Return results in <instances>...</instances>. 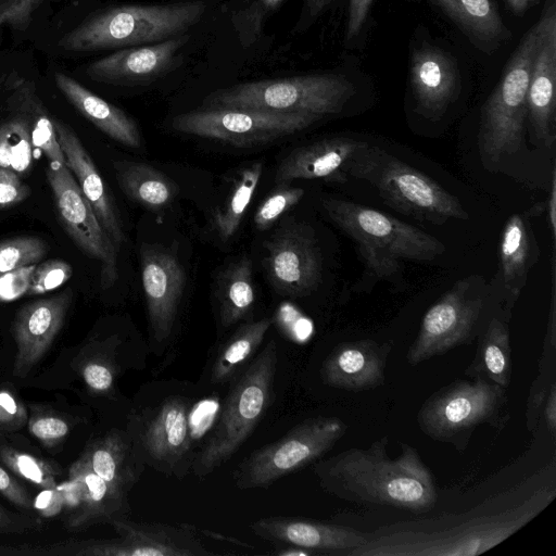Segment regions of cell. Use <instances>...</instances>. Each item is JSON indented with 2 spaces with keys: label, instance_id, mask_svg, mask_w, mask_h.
I'll return each instance as SVG.
<instances>
[{
  "label": "cell",
  "instance_id": "7c38bea8",
  "mask_svg": "<svg viewBox=\"0 0 556 556\" xmlns=\"http://www.w3.org/2000/svg\"><path fill=\"white\" fill-rule=\"evenodd\" d=\"M506 402V389L478 376L473 381H455L429 396L417 422L431 439L453 442L483 422L496 421Z\"/></svg>",
  "mask_w": 556,
  "mask_h": 556
},
{
  "label": "cell",
  "instance_id": "f5cc1de1",
  "mask_svg": "<svg viewBox=\"0 0 556 556\" xmlns=\"http://www.w3.org/2000/svg\"><path fill=\"white\" fill-rule=\"evenodd\" d=\"M34 510L46 516L58 515L65 506L64 492L61 486L53 489H42L34 500Z\"/></svg>",
  "mask_w": 556,
  "mask_h": 556
},
{
  "label": "cell",
  "instance_id": "ac0fdd59",
  "mask_svg": "<svg viewBox=\"0 0 556 556\" xmlns=\"http://www.w3.org/2000/svg\"><path fill=\"white\" fill-rule=\"evenodd\" d=\"M250 528L278 547H296L308 555H348L367 542V535L353 528L294 517L261 518Z\"/></svg>",
  "mask_w": 556,
  "mask_h": 556
},
{
  "label": "cell",
  "instance_id": "bcb514c9",
  "mask_svg": "<svg viewBox=\"0 0 556 556\" xmlns=\"http://www.w3.org/2000/svg\"><path fill=\"white\" fill-rule=\"evenodd\" d=\"M86 386L94 393L110 394L114 391L117 374L103 363L90 358L81 368Z\"/></svg>",
  "mask_w": 556,
  "mask_h": 556
},
{
  "label": "cell",
  "instance_id": "603a6c76",
  "mask_svg": "<svg viewBox=\"0 0 556 556\" xmlns=\"http://www.w3.org/2000/svg\"><path fill=\"white\" fill-rule=\"evenodd\" d=\"M392 342L362 339L337 345L321 365L320 377L331 388L361 392L384 383Z\"/></svg>",
  "mask_w": 556,
  "mask_h": 556
},
{
  "label": "cell",
  "instance_id": "4316f807",
  "mask_svg": "<svg viewBox=\"0 0 556 556\" xmlns=\"http://www.w3.org/2000/svg\"><path fill=\"white\" fill-rule=\"evenodd\" d=\"M54 80L73 106L98 129L126 147H141L138 125L127 113L63 73H55Z\"/></svg>",
  "mask_w": 556,
  "mask_h": 556
},
{
  "label": "cell",
  "instance_id": "b9f144b4",
  "mask_svg": "<svg viewBox=\"0 0 556 556\" xmlns=\"http://www.w3.org/2000/svg\"><path fill=\"white\" fill-rule=\"evenodd\" d=\"M72 274L71 264L61 260H50L37 265L27 294L37 295L54 290L65 283Z\"/></svg>",
  "mask_w": 556,
  "mask_h": 556
},
{
  "label": "cell",
  "instance_id": "db71d44e",
  "mask_svg": "<svg viewBox=\"0 0 556 556\" xmlns=\"http://www.w3.org/2000/svg\"><path fill=\"white\" fill-rule=\"evenodd\" d=\"M542 414L545 418L547 429L552 437H555L556 432V384L552 382L549 386L548 394L544 402Z\"/></svg>",
  "mask_w": 556,
  "mask_h": 556
},
{
  "label": "cell",
  "instance_id": "7bdbcfd3",
  "mask_svg": "<svg viewBox=\"0 0 556 556\" xmlns=\"http://www.w3.org/2000/svg\"><path fill=\"white\" fill-rule=\"evenodd\" d=\"M28 429L42 444L53 446L65 439L70 432V425L64 418L52 413H37L30 416Z\"/></svg>",
  "mask_w": 556,
  "mask_h": 556
},
{
  "label": "cell",
  "instance_id": "680465c9",
  "mask_svg": "<svg viewBox=\"0 0 556 556\" xmlns=\"http://www.w3.org/2000/svg\"><path fill=\"white\" fill-rule=\"evenodd\" d=\"M538 1H540V0H531V3L538 2ZM547 1H552V0H547Z\"/></svg>",
  "mask_w": 556,
  "mask_h": 556
},
{
  "label": "cell",
  "instance_id": "11a10c76",
  "mask_svg": "<svg viewBox=\"0 0 556 556\" xmlns=\"http://www.w3.org/2000/svg\"><path fill=\"white\" fill-rule=\"evenodd\" d=\"M545 203V212L547 213V222L552 232V236L555 240L556 233V173L555 169L552 173V181L549 194Z\"/></svg>",
  "mask_w": 556,
  "mask_h": 556
},
{
  "label": "cell",
  "instance_id": "484cf974",
  "mask_svg": "<svg viewBox=\"0 0 556 556\" xmlns=\"http://www.w3.org/2000/svg\"><path fill=\"white\" fill-rule=\"evenodd\" d=\"M527 108V119L535 139L551 148L555 142L556 124V14L548 23L532 67Z\"/></svg>",
  "mask_w": 556,
  "mask_h": 556
},
{
  "label": "cell",
  "instance_id": "4dcf8cb0",
  "mask_svg": "<svg viewBox=\"0 0 556 556\" xmlns=\"http://www.w3.org/2000/svg\"><path fill=\"white\" fill-rule=\"evenodd\" d=\"M114 170L124 194L148 210H163L177 194L176 184L147 163L118 161L114 162Z\"/></svg>",
  "mask_w": 556,
  "mask_h": 556
},
{
  "label": "cell",
  "instance_id": "60d3db41",
  "mask_svg": "<svg viewBox=\"0 0 556 556\" xmlns=\"http://www.w3.org/2000/svg\"><path fill=\"white\" fill-rule=\"evenodd\" d=\"M47 251V243L38 237H17L0 242V271L35 265Z\"/></svg>",
  "mask_w": 556,
  "mask_h": 556
},
{
  "label": "cell",
  "instance_id": "f907efd6",
  "mask_svg": "<svg viewBox=\"0 0 556 556\" xmlns=\"http://www.w3.org/2000/svg\"><path fill=\"white\" fill-rule=\"evenodd\" d=\"M41 528L42 523L36 517L11 511L0 504V534H22Z\"/></svg>",
  "mask_w": 556,
  "mask_h": 556
},
{
  "label": "cell",
  "instance_id": "f546056e",
  "mask_svg": "<svg viewBox=\"0 0 556 556\" xmlns=\"http://www.w3.org/2000/svg\"><path fill=\"white\" fill-rule=\"evenodd\" d=\"M528 215L514 214L506 222L500 245L503 283L513 299L526 285L528 273L535 263L539 249L528 222Z\"/></svg>",
  "mask_w": 556,
  "mask_h": 556
},
{
  "label": "cell",
  "instance_id": "1f68e13d",
  "mask_svg": "<svg viewBox=\"0 0 556 556\" xmlns=\"http://www.w3.org/2000/svg\"><path fill=\"white\" fill-rule=\"evenodd\" d=\"M10 102L30 127L33 146L39 148L50 164L64 165L65 156L58 141L53 118L38 98L34 85L22 77H9Z\"/></svg>",
  "mask_w": 556,
  "mask_h": 556
},
{
  "label": "cell",
  "instance_id": "9c48e42d",
  "mask_svg": "<svg viewBox=\"0 0 556 556\" xmlns=\"http://www.w3.org/2000/svg\"><path fill=\"white\" fill-rule=\"evenodd\" d=\"M336 416H318L295 425L279 440L254 451L235 470L238 489L267 488L283 476L318 460L345 434Z\"/></svg>",
  "mask_w": 556,
  "mask_h": 556
},
{
  "label": "cell",
  "instance_id": "44dd1931",
  "mask_svg": "<svg viewBox=\"0 0 556 556\" xmlns=\"http://www.w3.org/2000/svg\"><path fill=\"white\" fill-rule=\"evenodd\" d=\"M72 301L71 289L23 306L13 324L16 355L13 375L26 377L61 330Z\"/></svg>",
  "mask_w": 556,
  "mask_h": 556
},
{
  "label": "cell",
  "instance_id": "6da1fadb",
  "mask_svg": "<svg viewBox=\"0 0 556 556\" xmlns=\"http://www.w3.org/2000/svg\"><path fill=\"white\" fill-rule=\"evenodd\" d=\"M556 489L531 482L485 498L470 510L384 526L350 556H475L498 545L536 517Z\"/></svg>",
  "mask_w": 556,
  "mask_h": 556
},
{
  "label": "cell",
  "instance_id": "52a82bcc",
  "mask_svg": "<svg viewBox=\"0 0 556 556\" xmlns=\"http://www.w3.org/2000/svg\"><path fill=\"white\" fill-rule=\"evenodd\" d=\"M348 176L371 184L394 210L432 224L450 218L468 219V213L453 194L420 170L368 143L351 159Z\"/></svg>",
  "mask_w": 556,
  "mask_h": 556
},
{
  "label": "cell",
  "instance_id": "8992f818",
  "mask_svg": "<svg viewBox=\"0 0 556 556\" xmlns=\"http://www.w3.org/2000/svg\"><path fill=\"white\" fill-rule=\"evenodd\" d=\"M549 2L520 40L482 106L479 146L484 160L496 162L502 155L518 152L523 144L532 67L548 23L556 14L555 0Z\"/></svg>",
  "mask_w": 556,
  "mask_h": 556
},
{
  "label": "cell",
  "instance_id": "d6986e66",
  "mask_svg": "<svg viewBox=\"0 0 556 556\" xmlns=\"http://www.w3.org/2000/svg\"><path fill=\"white\" fill-rule=\"evenodd\" d=\"M110 523L119 539L104 540V556H208L214 554L206 549L190 525L135 522L126 518H115Z\"/></svg>",
  "mask_w": 556,
  "mask_h": 556
},
{
  "label": "cell",
  "instance_id": "e0dca14e",
  "mask_svg": "<svg viewBox=\"0 0 556 556\" xmlns=\"http://www.w3.org/2000/svg\"><path fill=\"white\" fill-rule=\"evenodd\" d=\"M188 40V34H184L151 45L124 48L92 62L86 72L100 83L147 85L181 63L179 51Z\"/></svg>",
  "mask_w": 556,
  "mask_h": 556
},
{
  "label": "cell",
  "instance_id": "d590c367",
  "mask_svg": "<svg viewBox=\"0 0 556 556\" xmlns=\"http://www.w3.org/2000/svg\"><path fill=\"white\" fill-rule=\"evenodd\" d=\"M262 173V162H254L240 172L229 197L214 215V225L220 239L228 240L237 232Z\"/></svg>",
  "mask_w": 556,
  "mask_h": 556
},
{
  "label": "cell",
  "instance_id": "83f0119b",
  "mask_svg": "<svg viewBox=\"0 0 556 556\" xmlns=\"http://www.w3.org/2000/svg\"><path fill=\"white\" fill-rule=\"evenodd\" d=\"M480 51L492 53L510 38L492 0H430Z\"/></svg>",
  "mask_w": 556,
  "mask_h": 556
},
{
  "label": "cell",
  "instance_id": "ab89813d",
  "mask_svg": "<svg viewBox=\"0 0 556 556\" xmlns=\"http://www.w3.org/2000/svg\"><path fill=\"white\" fill-rule=\"evenodd\" d=\"M305 191L290 184H278L258 205L253 222L257 230L270 228L283 214L294 207L304 197Z\"/></svg>",
  "mask_w": 556,
  "mask_h": 556
},
{
  "label": "cell",
  "instance_id": "836d02e7",
  "mask_svg": "<svg viewBox=\"0 0 556 556\" xmlns=\"http://www.w3.org/2000/svg\"><path fill=\"white\" fill-rule=\"evenodd\" d=\"M252 267L251 258L242 256L218 275L216 298L219 323L224 329L245 319L253 309L255 290Z\"/></svg>",
  "mask_w": 556,
  "mask_h": 556
},
{
  "label": "cell",
  "instance_id": "d6a6232c",
  "mask_svg": "<svg viewBox=\"0 0 556 556\" xmlns=\"http://www.w3.org/2000/svg\"><path fill=\"white\" fill-rule=\"evenodd\" d=\"M273 324L269 317L241 324L219 346L210 369L213 386L225 384L251 362Z\"/></svg>",
  "mask_w": 556,
  "mask_h": 556
},
{
  "label": "cell",
  "instance_id": "7dc6e473",
  "mask_svg": "<svg viewBox=\"0 0 556 556\" xmlns=\"http://www.w3.org/2000/svg\"><path fill=\"white\" fill-rule=\"evenodd\" d=\"M35 267L0 271V302H11L27 294Z\"/></svg>",
  "mask_w": 556,
  "mask_h": 556
},
{
  "label": "cell",
  "instance_id": "8d00e7d4",
  "mask_svg": "<svg viewBox=\"0 0 556 556\" xmlns=\"http://www.w3.org/2000/svg\"><path fill=\"white\" fill-rule=\"evenodd\" d=\"M33 162V140L27 119L17 114L0 125V166L25 173Z\"/></svg>",
  "mask_w": 556,
  "mask_h": 556
},
{
  "label": "cell",
  "instance_id": "4fadbf2b",
  "mask_svg": "<svg viewBox=\"0 0 556 556\" xmlns=\"http://www.w3.org/2000/svg\"><path fill=\"white\" fill-rule=\"evenodd\" d=\"M47 178L61 224L77 247L101 263V286L112 287L118 278L114 247L67 166L50 164Z\"/></svg>",
  "mask_w": 556,
  "mask_h": 556
},
{
  "label": "cell",
  "instance_id": "9f6ffc18",
  "mask_svg": "<svg viewBox=\"0 0 556 556\" xmlns=\"http://www.w3.org/2000/svg\"><path fill=\"white\" fill-rule=\"evenodd\" d=\"M334 0H306V9L309 17L320 14Z\"/></svg>",
  "mask_w": 556,
  "mask_h": 556
},
{
  "label": "cell",
  "instance_id": "ee69618b",
  "mask_svg": "<svg viewBox=\"0 0 556 556\" xmlns=\"http://www.w3.org/2000/svg\"><path fill=\"white\" fill-rule=\"evenodd\" d=\"M26 421L24 404L11 391L0 389V433L17 431Z\"/></svg>",
  "mask_w": 556,
  "mask_h": 556
},
{
  "label": "cell",
  "instance_id": "5bb4252c",
  "mask_svg": "<svg viewBox=\"0 0 556 556\" xmlns=\"http://www.w3.org/2000/svg\"><path fill=\"white\" fill-rule=\"evenodd\" d=\"M470 285L469 278L457 281L426 312L406 353L409 365H419L471 340L482 301L469 295Z\"/></svg>",
  "mask_w": 556,
  "mask_h": 556
},
{
  "label": "cell",
  "instance_id": "277c9868",
  "mask_svg": "<svg viewBox=\"0 0 556 556\" xmlns=\"http://www.w3.org/2000/svg\"><path fill=\"white\" fill-rule=\"evenodd\" d=\"M205 10L201 0L114 7L66 33L59 46L71 52H89L151 45L187 34Z\"/></svg>",
  "mask_w": 556,
  "mask_h": 556
},
{
  "label": "cell",
  "instance_id": "30bf717a",
  "mask_svg": "<svg viewBox=\"0 0 556 556\" xmlns=\"http://www.w3.org/2000/svg\"><path fill=\"white\" fill-rule=\"evenodd\" d=\"M195 402L182 394H169L134 415V451L146 463L165 475L181 477L187 462L195 457Z\"/></svg>",
  "mask_w": 556,
  "mask_h": 556
},
{
  "label": "cell",
  "instance_id": "6f0895ef",
  "mask_svg": "<svg viewBox=\"0 0 556 556\" xmlns=\"http://www.w3.org/2000/svg\"><path fill=\"white\" fill-rule=\"evenodd\" d=\"M510 10L517 14L522 15L531 4V0H505Z\"/></svg>",
  "mask_w": 556,
  "mask_h": 556
},
{
  "label": "cell",
  "instance_id": "2e32d148",
  "mask_svg": "<svg viewBox=\"0 0 556 556\" xmlns=\"http://www.w3.org/2000/svg\"><path fill=\"white\" fill-rule=\"evenodd\" d=\"M139 256L150 341L161 351L175 331L186 274L177 257L161 245L142 243Z\"/></svg>",
  "mask_w": 556,
  "mask_h": 556
},
{
  "label": "cell",
  "instance_id": "9a60e30c",
  "mask_svg": "<svg viewBox=\"0 0 556 556\" xmlns=\"http://www.w3.org/2000/svg\"><path fill=\"white\" fill-rule=\"evenodd\" d=\"M264 268L276 292L304 296L318 286L323 261L313 230L303 223L288 222L264 243Z\"/></svg>",
  "mask_w": 556,
  "mask_h": 556
},
{
  "label": "cell",
  "instance_id": "ffe728a7",
  "mask_svg": "<svg viewBox=\"0 0 556 556\" xmlns=\"http://www.w3.org/2000/svg\"><path fill=\"white\" fill-rule=\"evenodd\" d=\"M68 478L61 486L65 506L72 513L65 520L68 529H83L126 517L129 510L127 491L103 480L81 457L71 466Z\"/></svg>",
  "mask_w": 556,
  "mask_h": 556
},
{
  "label": "cell",
  "instance_id": "74e56055",
  "mask_svg": "<svg viewBox=\"0 0 556 556\" xmlns=\"http://www.w3.org/2000/svg\"><path fill=\"white\" fill-rule=\"evenodd\" d=\"M0 463L17 477L41 489L58 486L59 468L46 459L22 452L0 439Z\"/></svg>",
  "mask_w": 556,
  "mask_h": 556
},
{
  "label": "cell",
  "instance_id": "7a4b0ae2",
  "mask_svg": "<svg viewBox=\"0 0 556 556\" xmlns=\"http://www.w3.org/2000/svg\"><path fill=\"white\" fill-rule=\"evenodd\" d=\"M388 435L367 448L352 447L318 459L313 471L327 493L357 505L389 506L421 513L438 500L437 485L418 451L401 443V454L390 458Z\"/></svg>",
  "mask_w": 556,
  "mask_h": 556
},
{
  "label": "cell",
  "instance_id": "cb8c5ba5",
  "mask_svg": "<svg viewBox=\"0 0 556 556\" xmlns=\"http://www.w3.org/2000/svg\"><path fill=\"white\" fill-rule=\"evenodd\" d=\"M65 165L75 175L78 186L92 207L101 227L119 251L126 237L115 203L92 159L73 129L53 118Z\"/></svg>",
  "mask_w": 556,
  "mask_h": 556
},
{
  "label": "cell",
  "instance_id": "3957f363",
  "mask_svg": "<svg viewBox=\"0 0 556 556\" xmlns=\"http://www.w3.org/2000/svg\"><path fill=\"white\" fill-rule=\"evenodd\" d=\"M321 205L357 244L368 271L377 278L391 279L405 261H432L445 251L437 238L377 210L334 198H323Z\"/></svg>",
  "mask_w": 556,
  "mask_h": 556
},
{
  "label": "cell",
  "instance_id": "f1b7e54d",
  "mask_svg": "<svg viewBox=\"0 0 556 556\" xmlns=\"http://www.w3.org/2000/svg\"><path fill=\"white\" fill-rule=\"evenodd\" d=\"M80 457L103 480L127 492L142 471L130 438L116 430L90 443Z\"/></svg>",
  "mask_w": 556,
  "mask_h": 556
},
{
  "label": "cell",
  "instance_id": "ba28073f",
  "mask_svg": "<svg viewBox=\"0 0 556 556\" xmlns=\"http://www.w3.org/2000/svg\"><path fill=\"white\" fill-rule=\"evenodd\" d=\"M353 84L339 74H313L232 85L211 92L202 109H255L337 114L354 94Z\"/></svg>",
  "mask_w": 556,
  "mask_h": 556
},
{
  "label": "cell",
  "instance_id": "f6af8a7d",
  "mask_svg": "<svg viewBox=\"0 0 556 556\" xmlns=\"http://www.w3.org/2000/svg\"><path fill=\"white\" fill-rule=\"evenodd\" d=\"M43 0H0V26L10 25L15 29H25L33 13Z\"/></svg>",
  "mask_w": 556,
  "mask_h": 556
},
{
  "label": "cell",
  "instance_id": "5b68a950",
  "mask_svg": "<svg viewBox=\"0 0 556 556\" xmlns=\"http://www.w3.org/2000/svg\"><path fill=\"white\" fill-rule=\"evenodd\" d=\"M277 361V344L269 340L235 379L211 432L191 465L198 478L210 475L226 463L264 417L273 397Z\"/></svg>",
  "mask_w": 556,
  "mask_h": 556
},
{
  "label": "cell",
  "instance_id": "8fae6325",
  "mask_svg": "<svg viewBox=\"0 0 556 556\" xmlns=\"http://www.w3.org/2000/svg\"><path fill=\"white\" fill-rule=\"evenodd\" d=\"M321 116L255 109H200L178 114L170 126L178 132L214 139L237 147L276 141L308 128Z\"/></svg>",
  "mask_w": 556,
  "mask_h": 556
},
{
  "label": "cell",
  "instance_id": "816d5d0a",
  "mask_svg": "<svg viewBox=\"0 0 556 556\" xmlns=\"http://www.w3.org/2000/svg\"><path fill=\"white\" fill-rule=\"evenodd\" d=\"M374 0H350L344 33V42L356 38L367 21Z\"/></svg>",
  "mask_w": 556,
  "mask_h": 556
},
{
  "label": "cell",
  "instance_id": "d4e9b609",
  "mask_svg": "<svg viewBox=\"0 0 556 556\" xmlns=\"http://www.w3.org/2000/svg\"><path fill=\"white\" fill-rule=\"evenodd\" d=\"M366 144L348 137H334L299 147L279 162L275 182L290 184L295 179L344 182L349 177V162Z\"/></svg>",
  "mask_w": 556,
  "mask_h": 556
},
{
  "label": "cell",
  "instance_id": "e575fe53",
  "mask_svg": "<svg viewBox=\"0 0 556 556\" xmlns=\"http://www.w3.org/2000/svg\"><path fill=\"white\" fill-rule=\"evenodd\" d=\"M466 375L484 379L506 389L511 377V348L506 324L492 318Z\"/></svg>",
  "mask_w": 556,
  "mask_h": 556
},
{
  "label": "cell",
  "instance_id": "c3c4849f",
  "mask_svg": "<svg viewBox=\"0 0 556 556\" xmlns=\"http://www.w3.org/2000/svg\"><path fill=\"white\" fill-rule=\"evenodd\" d=\"M15 172L0 166V207H7L24 201L29 195Z\"/></svg>",
  "mask_w": 556,
  "mask_h": 556
},
{
  "label": "cell",
  "instance_id": "681fc988",
  "mask_svg": "<svg viewBox=\"0 0 556 556\" xmlns=\"http://www.w3.org/2000/svg\"><path fill=\"white\" fill-rule=\"evenodd\" d=\"M0 494L13 505L27 510H34V500L28 491L0 463Z\"/></svg>",
  "mask_w": 556,
  "mask_h": 556
},
{
  "label": "cell",
  "instance_id": "7402d4cb",
  "mask_svg": "<svg viewBox=\"0 0 556 556\" xmlns=\"http://www.w3.org/2000/svg\"><path fill=\"white\" fill-rule=\"evenodd\" d=\"M459 84L458 67L450 53L428 42L412 50L409 86L420 114L441 116L456 99Z\"/></svg>",
  "mask_w": 556,
  "mask_h": 556
},
{
  "label": "cell",
  "instance_id": "f35d334b",
  "mask_svg": "<svg viewBox=\"0 0 556 556\" xmlns=\"http://www.w3.org/2000/svg\"><path fill=\"white\" fill-rule=\"evenodd\" d=\"M283 0H251L231 16L238 40L243 48L254 45L263 30L265 21L279 8Z\"/></svg>",
  "mask_w": 556,
  "mask_h": 556
}]
</instances>
